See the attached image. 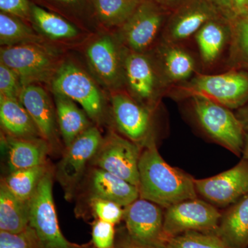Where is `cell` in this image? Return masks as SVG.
I'll list each match as a JSON object with an SVG mask.
<instances>
[{
  "instance_id": "cell-1",
  "label": "cell",
  "mask_w": 248,
  "mask_h": 248,
  "mask_svg": "<svg viewBox=\"0 0 248 248\" xmlns=\"http://www.w3.org/2000/svg\"><path fill=\"white\" fill-rule=\"evenodd\" d=\"M140 198L167 209L184 201L197 198L195 179L166 162L150 138L139 161Z\"/></svg>"
},
{
  "instance_id": "cell-2",
  "label": "cell",
  "mask_w": 248,
  "mask_h": 248,
  "mask_svg": "<svg viewBox=\"0 0 248 248\" xmlns=\"http://www.w3.org/2000/svg\"><path fill=\"white\" fill-rule=\"evenodd\" d=\"M166 93L179 99L203 96L228 108H237L248 99V74L236 69L217 75L195 73L187 81L171 86Z\"/></svg>"
},
{
  "instance_id": "cell-3",
  "label": "cell",
  "mask_w": 248,
  "mask_h": 248,
  "mask_svg": "<svg viewBox=\"0 0 248 248\" xmlns=\"http://www.w3.org/2000/svg\"><path fill=\"white\" fill-rule=\"evenodd\" d=\"M0 60L19 76L23 86L51 81L62 64L58 54L37 43L1 47Z\"/></svg>"
},
{
  "instance_id": "cell-4",
  "label": "cell",
  "mask_w": 248,
  "mask_h": 248,
  "mask_svg": "<svg viewBox=\"0 0 248 248\" xmlns=\"http://www.w3.org/2000/svg\"><path fill=\"white\" fill-rule=\"evenodd\" d=\"M191 99L196 117L204 131L234 154H242L246 133L237 116L231 109L203 96H193Z\"/></svg>"
},
{
  "instance_id": "cell-5",
  "label": "cell",
  "mask_w": 248,
  "mask_h": 248,
  "mask_svg": "<svg viewBox=\"0 0 248 248\" xmlns=\"http://www.w3.org/2000/svg\"><path fill=\"white\" fill-rule=\"evenodd\" d=\"M123 66L124 81L129 94L151 111L155 110L168 87L153 58L125 48Z\"/></svg>"
},
{
  "instance_id": "cell-6",
  "label": "cell",
  "mask_w": 248,
  "mask_h": 248,
  "mask_svg": "<svg viewBox=\"0 0 248 248\" xmlns=\"http://www.w3.org/2000/svg\"><path fill=\"white\" fill-rule=\"evenodd\" d=\"M29 228L40 248H77L62 234L53 195V175L46 173L31 199Z\"/></svg>"
},
{
  "instance_id": "cell-7",
  "label": "cell",
  "mask_w": 248,
  "mask_h": 248,
  "mask_svg": "<svg viewBox=\"0 0 248 248\" xmlns=\"http://www.w3.org/2000/svg\"><path fill=\"white\" fill-rule=\"evenodd\" d=\"M166 9L153 0H143L133 15L118 29L125 48L147 53L158 44L162 35Z\"/></svg>"
},
{
  "instance_id": "cell-8",
  "label": "cell",
  "mask_w": 248,
  "mask_h": 248,
  "mask_svg": "<svg viewBox=\"0 0 248 248\" xmlns=\"http://www.w3.org/2000/svg\"><path fill=\"white\" fill-rule=\"evenodd\" d=\"M51 84L54 93L79 104L91 120H100L104 107L102 93L92 78L79 67L70 62L62 63Z\"/></svg>"
},
{
  "instance_id": "cell-9",
  "label": "cell",
  "mask_w": 248,
  "mask_h": 248,
  "mask_svg": "<svg viewBox=\"0 0 248 248\" xmlns=\"http://www.w3.org/2000/svg\"><path fill=\"white\" fill-rule=\"evenodd\" d=\"M221 215L205 201L192 199L179 202L166 209L164 231L168 237L187 231L216 233Z\"/></svg>"
},
{
  "instance_id": "cell-10",
  "label": "cell",
  "mask_w": 248,
  "mask_h": 248,
  "mask_svg": "<svg viewBox=\"0 0 248 248\" xmlns=\"http://www.w3.org/2000/svg\"><path fill=\"white\" fill-rule=\"evenodd\" d=\"M138 143L111 133L103 140L93 164L97 169L122 178L139 187V161L141 155Z\"/></svg>"
},
{
  "instance_id": "cell-11",
  "label": "cell",
  "mask_w": 248,
  "mask_h": 248,
  "mask_svg": "<svg viewBox=\"0 0 248 248\" xmlns=\"http://www.w3.org/2000/svg\"><path fill=\"white\" fill-rule=\"evenodd\" d=\"M164 218L161 207L141 198L124 210V218L129 235L135 244L146 247L164 248L167 239Z\"/></svg>"
},
{
  "instance_id": "cell-12",
  "label": "cell",
  "mask_w": 248,
  "mask_h": 248,
  "mask_svg": "<svg viewBox=\"0 0 248 248\" xmlns=\"http://www.w3.org/2000/svg\"><path fill=\"white\" fill-rule=\"evenodd\" d=\"M221 17L210 0H185L175 8L165 24L161 40L179 44L195 35L207 22Z\"/></svg>"
},
{
  "instance_id": "cell-13",
  "label": "cell",
  "mask_w": 248,
  "mask_h": 248,
  "mask_svg": "<svg viewBox=\"0 0 248 248\" xmlns=\"http://www.w3.org/2000/svg\"><path fill=\"white\" fill-rule=\"evenodd\" d=\"M103 140L99 130L90 127L67 148L59 163L57 177L68 197L82 177L86 165L95 156Z\"/></svg>"
},
{
  "instance_id": "cell-14",
  "label": "cell",
  "mask_w": 248,
  "mask_h": 248,
  "mask_svg": "<svg viewBox=\"0 0 248 248\" xmlns=\"http://www.w3.org/2000/svg\"><path fill=\"white\" fill-rule=\"evenodd\" d=\"M196 190L219 206L236 203L248 195V161L244 159L232 169L213 177L195 179Z\"/></svg>"
},
{
  "instance_id": "cell-15",
  "label": "cell",
  "mask_w": 248,
  "mask_h": 248,
  "mask_svg": "<svg viewBox=\"0 0 248 248\" xmlns=\"http://www.w3.org/2000/svg\"><path fill=\"white\" fill-rule=\"evenodd\" d=\"M86 55L98 79L109 89L118 90L124 81V48H120L113 37L104 35L93 41Z\"/></svg>"
},
{
  "instance_id": "cell-16",
  "label": "cell",
  "mask_w": 248,
  "mask_h": 248,
  "mask_svg": "<svg viewBox=\"0 0 248 248\" xmlns=\"http://www.w3.org/2000/svg\"><path fill=\"white\" fill-rule=\"evenodd\" d=\"M111 105L116 125L124 136L138 144L146 141L153 111L135 100L128 93L120 90L114 91Z\"/></svg>"
},
{
  "instance_id": "cell-17",
  "label": "cell",
  "mask_w": 248,
  "mask_h": 248,
  "mask_svg": "<svg viewBox=\"0 0 248 248\" xmlns=\"http://www.w3.org/2000/svg\"><path fill=\"white\" fill-rule=\"evenodd\" d=\"M153 58L168 89L187 81L196 73L195 60L179 44L161 40L155 46Z\"/></svg>"
},
{
  "instance_id": "cell-18",
  "label": "cell",
  "mask_w": 248,
  "mask_h": 248,
  "mask_svg": "<svg viewBox=\"0 0 248 248\" xmlns=\"http://www.w3.org/2000/svg\"><path fill=\"white\" fill-rule=\"evenodd\" d=\"M19 102L29 112L41 137L49 144L55 140V114L51 100L45 89L31 84L23 86Z\"/></svg>"
},
{
  "instance_id": "cell-19",
  "label": "cell",
  "mask_w": 248,
  "mask_h": 248,
  "mask_svg": "<svg viewBox=\"0 0 248 248\" xmlns=\"http://www.w3.org/2000/svg\"><path fill=\"white\" fill-rule=\"evenodd\" d=\"M10 172L46 164L50 144L42 138H16L8 135L6 140Z\"/></svg>"
},
{
  "instance_id": "cell-20",
  "label": "cell",
  "mask_w": 248,
  "mask_h": 248,
  "mask_svg": "<svg viewBox=\"0 0 248 248\" xmlns=\"http://www.w3.org/2000/svg\"><path fill=\"white\" fill-rule=\"evenodd\" d=\"M91 191L92 197L111 201L124 208L140 198L138 187L97 168L91 178Z\"/></svg>"
},
{
  "instance_id": "cell-21",
  "label": "cell",
  "mask_w": 248,
  "mask_h": 248,
  "mask_svg": "<svg viewBox=\"0 0 248 248\" xmlns=\"http://www.w3.org/2000/svg\"><path fill=\"white\" fill-rule=\"evenodd\" d=\"M216 234L230 248L248 246V195L234 203L221 217Z\"/></svg>"
},
{
  "instance_id": "cell-22",
  "label": "cell",
  "mask_w": 248,
  "mask_h": 248,
  "mask_svg": "<svg viewBox=\"0 0 248 248\" xmlns=\"http://www.w3.org/2000/svg\"><path fill=\"white\" fill-rule=\"evenodd\" d=\"M1 125L9 136L16 138H42L29 112L19 99L0 97Z\"/></svg>"
},
{
  "instance_id": "cell-23",
  "label": "cell",
  "mask_w": 248,
  "mask_h": 248,
  "mask_svg": "<svg viewBox=\"0 0 248 248\" xmlns=\"http://www.w3.org/2000/svg\"><path fill=\"white\" fill-rule=\"evenodd\" d=\"M230 36V22L223 17L210 20L201 28L195 37L205 64L211 65L217 61Z\"/></svg>"
},
{
  "instance_id": "cell-24",
  "label": "cell",
  "mask_w": 248,
  "mask_h": 248,
  "mask_svg": "<svg viewBox=\"0 0 248 248\" xmlns=\"http://www.w3.org/2000/svg\"><path fill=\"white\" fill-rule=\"evenodd\" d=\"M30 201L14 195L1 182L0 187V231L19 234L29 226Z\"/></svg>"
},
{
  "instance_id": "cell-25",
  "label": "cell",
  "mask_w": 248,
  "mask_h": 248,
  "mask_svg": "<svg viewBox=\"0 0 248 248\" xmlns=\"http://www.w3.org/2000/svg\"><path fill=\"white\" fill-rule=\"evenodd\" d=\"M55 93V108L59 127L66 148L90 128L87 114L80 110L69 98Z\"/></svg>"
},
{
  "instance_id": "cell-26",
  "label": "cell",
  "mask_w": 248,
  "mask_h": 248,
  "mask_svg": "<svg viewBox=\"0 0 248 248\" xmlns=\"http://www.w3.org/2000/svg\"><path fill=\"white\" fill-rule=\"evenodd\" d=\"M31 22L42 35L53 40H68L79 35L73 22L34 3L31 5Z\"/></svg>"
},
{
  "instance_id": "cell-27",
  "label": "cell",
  "mask_w": 248,
  "mask_h": 248,
  "mask_svg": "<svg viewBox=\"0 0 248 248\" xmlns=\"http://www.w3.org/2000/svg\"><path fill=\"white\" fill-rule=\"evenodd\" d=\"M143 0H92L96 22L107 29L120 28Z\"/></svg>"
},
{
  "instance_id": "cell-28",
  "label": "cell",
  "mask_w": 248,
  "mask_h": 248,
  "mask_svg": "<svg viewBox=\"0 0 248 248\" xmlns=\"http://www.w3.org/2000/svg\"><path fill=\"white\" fill-rule=\"evenodd\" d=\"M46 165L10 172L3 184L14 195L24 201H30L40 181L48 172Z\"/></svg>"
},
{
  "instance_id": "cell-29",
  "label": "cell",
  "mask_w": 248,
  "mask_h": 248,
  "mask_svg": "<svg viewBox=\"0 0 248 248\" xmlns=\"http://www.w3.org/2000/svg\"><path fill=\"white\" fill-rule=\"evenodd\" d=\"M40 38L24 21L4 13L0 14V43L3 47L42 44Z\"/></svg>"
},
{
  "instance_id": "cell-30",
  "label": "cell",
  "mask_w": 248,
  "mask_h": 248,
  "mask_svg": "<svg viewBox=\"0 0 248 248\" xmlns=\"http://www.w3.org/2000/svg\"><path fill=\"white\" fill-rule=\"evenodd\" d=\"M164 248H230L223 239L215 233L187 231L170 236Z\"/></svg>"
},
{
  "instance_id": "cell-31",
  "label": "cell",
  "mask_w": 248,
  "mask_h": 248,
  "mask_svg": "<svg viewBox=\"0 0 248 248\" xmlns=\"http://www.w3.org/2000/svg\"><path fill=\"white\" fill-rule=\"evenodd\" d=\"M49 9L70 22H83L87 17L94 18L92 0H40Z\"/></svg>"
},
{
  "instance_id": "cell-32",
  "label": "cell",
  "mask_w": 248,
  "mask_h": 248,
  "mask_svg": "<svg viewBox=\"0 0 248 248\" xmlns=\"http://www.w3.org/2000/svg\"><path fill=\"white\" fill-rule=\"evenodd\" d=\"M230 60L232 63L248 66V15L230 21Z\"/></svg>"
},
{
  "instance_id": "cell-33",
  "label": "cell",
  "mask_w": 248,
  "mask_h": 248,
  "mask_svg": "<svg viewBox=\"0 0 248 248\" xmlns=\"http://www.w3.org/2000/svg\"><path fill=\"white\" fill-rule=\"evenodd\" d=\"M91 205L98 219L115 225L124 218V210L115 202L92 197Z\"/></svg>"
},
{
  "instance_id": "cell-34",
  "label": "cell",
  "mask_w": 248,
  "mask_h": 248,
  "mask_svg": "<svg viewBox=\"0 0 248 248\" xmlns=\"http://www.w3.org/2000/svg\"><path fill=\"white\" fill-rule=\"evenodd\" d=\"M22 88L19 76L4 63H0V97L19 99Z\"/></svg>"
},
{
  "instance_id": "cell-35",
  "label": "cell",
  "mask_w": 248,
  "mask_h": 248,
  "mask_svg": "<svg viewBox=\"0 0 248 248\" xmlns=\"http://www.w3.org/2000/svg\"><path fill=\"white\" fill-rule=\"evenodd\" d=\"M0 248H40L30 228L19 234L0 231Z\"/></svg>"
},
{
  "instance_id": "cell-36",
  "label": "cell",
  "mask_w": 248,
  "mask_h": 248,
  "mask_svg": "<svg viewBox=\"0 0 248 248\" xmlns=\"http://www.w3.org/2000/svg\"><path fill=\"white\" fill-rule=\"evenodd\" d=\"M115 225L97 219L93 225V243L96 248H113Z\"/></svg>"
},
{
  "instance_id": "cell-37",
  "label": "cell",
  "mask_w": 248,
  "mask_h": 248,
  "mask_svg": "<svg viewBox=\"0 0 248 248\" xmlns=\"http://www.w3.org/2000/svg\"><path fill=\"white\" fill-rule=\"evenodd\" d=\"M31 5L29 0H0L1 13L24 21H31Z\"/></svg>"
},
{
  "instance_id": "cell-38",
  "label": "cell",
  "mask_w": 248,
  "mask_h": 248,
  "mask_svg": "<svg viewBox=\"0 0 248 248\" xmlns=\"http://www.w3.org/2000/svg\"><path fill=\"white\" fill-rule=\"evenodd\" d=\"M231 20L248 15V0H230ZM229 21V22H230Z\"/></svg>"
},
{
  "instance_id": "cell-39",
  "label": "cell",
  "mask_w": 248,
  "mask_h": 248,
  "mask_svg": "<svg viewBox=\"0 0 248 248\" xmlns=\"http://www.w3.org/2000/svg\"><path fill=\"white\" fill-rule=\"evenodd\" d=\"M223 17L228 21L231 20V9H230V0H210Z\"/></svg>"
},
{
  "instance_id": "cell-40",
  "label": "cell",
  "mask_w": 248,
  "mask_h": 248,
  "mask_svg": "<svg viewBox=\"0 0 248 248\" xmlns=\"http://www.w3.org/2000/svg\"><path fill=\"white\" fill-rule=\"evenodd\" d=\"M153 1L157 3L158 4L166 9V8L169 7V6H174V9H175L185 0H153Z\"/></svg>"
},
{
  "instance_id": "cell-41",
  "label": "cell",
  "mask_w": 248,
  "mask_h": 248,
  "mask_svg": "<svg viewBox=\"0 0 248 248\" xmlns=\"http://www.w3.org/2000/svg\"><path fill=\"white\" fill-rule=\"evenodd\" d=\"M236 116L244 125L245 130H248V107L240 110Z\"/></svg>"
},
{
  "instance_id": "cell-42",
  "label": "cell",
  "mask_w": 248,
  "mask_h": 248,
  "mask_svg": "<svg viewBox=\"0 0 248 248\" xmlns=\"http://www.w3.org/2000/svg\"><path fill=\"white\" fill-rule=\"evenodd\" d=\"M242 154L243 156H244V159L248 161V133H246V138H245L244 147Z\"/></svg>"
},
{
  "instance_id": "cell-43",
  "label": "cell",
  "mask_w": 248,
  "mask_h": 248,
  "mask_svg": "<svg viewBox=\"0 0 248 248\" xmlns=\"http://www.w3.org/2000/svg\"><path fill=\"white\" fill-rule=\"evenodd\" d=\"M124 248H155L146 247V246H140V245L135 244V245H133V246H128V247H125Z\"/></svg>"
}]
</instances>
